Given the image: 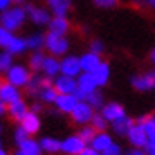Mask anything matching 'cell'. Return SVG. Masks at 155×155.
<instances>
[{"label":"cell","instance_id":"34","mask_svg":"<svg viewBox=\"0 0 155 155\" xmlns=\"http://www.w3.org/2000/svg\"><path fill=\"white\" fill-rule=\"evenodd\" d=\"M14 66L12 62V55L9 52H0V72H7Z\"/></svg>","mask_w":155,"mask_h":155},{"label":"cell","instance_id":"26","mask_svg":"<svg viewBox=\"0 0 155 155\" xmlns=\"http://www.w3.org/2000/svg\"><path fill=\"white\" fill-rule=\"evenodd\" d=\"M136 122L143 126L148 141H155V117L153 116H143V117H140Z\"/></svg>","mask_w":155,"mask_h":155},{"label":"cell","instance_id":"35","mask_svg":"<svg viewBox=\"0 0 155 155\" xmlns=\"http://www.w3.org/2000/svg\"><path fill=\"white\" fill-rule=\"evenodd\" d=\"M69 7H71V2H69V0H62L59 5H55L54 9H52V12H54L55 17H66Z\"/></svg>","mask_w":155,"mask_h":155},{"label":"cell","instance_id":"51","mask_svg":"<svg viewBox=\"0 0 155 155\" xmlns=\"http://www.w3.org/2000/svg\"><path fill=\"white\" fill-rule=\"evenodd\" d=\"M14 155H24V153H21V152H19V150H17V152H14Z\"/></svg>","mask_w":155,"mask_h":155},{"label":"cell","instance_id":"3","mask_svg":"<svg viewBox=\"0 0 155 155\" xmlns=\"http://www.w3.org/2000/svg\"><path fill=\"white\" fill-rule=\"evenodd\" d=\"M43 47L50 52L52 57L57 55H66V52L69 50V41L66 36H59L54 33H47L45 35V43Z\"/></svg>","mask_w":155,"mask_h":155},{"label":"cell","instance_id":"36","mask_svg":"<svg viewBox=\"0 0 155 155\" xmlns=\"http://www.w3.org/2000/svg\"><path fill=\"white\" fill-rule=\"evenodd\" d=\"M12 40H14V35H12L11 31H7V29H4L2 26H0V47L7 48V47L11 45Z\"/></svg>","mask_w":155,"mask_h":155},{"label":"cell","instance_id":"49","mask_svg":"<svg viewBox=\"0 0 155 155\" xmlns=\"http://www.w3.org/2000/svg\"><path fill=\"white\" fill-rule=\"evenodd\" d=\"M150 62L155 64V48H152V52H150Z\"/></svg>","mask_w":155,"mask_h":155},{"label":"cell","instance_id":"7","mask_svg":"<svg viewBox=\"0 0 155 155\" xmlns=\"http://www.w3.org/2000/svg\"><path fill=\"white\" fill-rule=\"evenodd\" d=\"M84 147H86V143H84L78 134H71V136H67L66 140L61 141V153H64V155H79L81 152H83Z\"/></svg>","mask_w":155,"mask_h":155},{"label":"cell","instance_id":"18","mask_svg":"<svg viewBox=\"0 0 155 155\" xmlns=\"http://www.w3.org/2000/svg\"><path fill=\"white\" fill-rule=\"evenodd\" d=\"M114 143V140H112V136L109 133H105V131H102V133H97L93 136V140L90 141L88 147H91L93 150H97L100 155H102V152H105L110 145Z\"/></svg>","mask_w":155,"mask_h":155},{"label":"cell","instance_id":"55","mask_svg":"<svg viewBox=\"0 0 155 155\" xmlns=\"http://www.w3.org/2000/svg\"><path fill=\"white\" fill-rule=\"evenodd\" d=\"M0 84H2V78H0Z\"/></svg>","mask_w":155,"mask_h":155},{"label":"cell","instance_id":"14","mask_svg":"<svg viewBox=\"0 0 155 155\" xmlns=\"http://www.w3.org/2000/svg\"><path fill=\"white\" fill-rule=\"evenodd\" d=\"M41 72H43L45 78L48 79H55L59 74H61V61L57 57H52V55H45L43 59V64H41Z\"/></svg>","mask_w":155,"mask_h":155},{"label":"cell","instance_id":"29","mask_svg":"<svg viewBox=\"0 0 155 155\" xmlns=\"http://www.w3.org/2000/svg\"><path fill=\"white\" fill-rule=\"evenodd\" d=\"M45 43V35H40V33H33L31 36L26 38V47L33 52H40V48L43 47Z\"/></svg>","mask_w":155,"mask_h":155},{"label":"cell","instance_id":"13","mask_svg":"<svg viewBox=\"0 0 155 155\" xmlns=\"http://www.w3.org/2000/svg\"><path fill=\"white\" fill-rule=\"evenodd\" d=\"M19 126L28 133V136H33V134H36L40 131V127H41V119H40V114H35V112L29 110L26 116H24V119H22L21 122H19Z\"/></svg>","mask_w":155,"mask_h":155},{"label":"cell","instance_id":"43","mask_svg":"<svg viewBox=\"0 0 155 155\" xmlns=\"http://www.w3.org/2000/svg\"><path fill=\"white\" fill-rule=\"evenodd\" d=\"M41 109H43V105H41V102H35L33 105L29 107V110L35 112V114H40L41 112Z\"/></svg>","mask_w":155,"mask_h":155},{"label":"cell","instance_id":"12","mask_svg":"<svg viewBox=\"0 0 155 155\" xmlns=\"http://www.w3.org/2000/svg\"><path fill=\"white\" fill-rule=\"evenodd\" d=\"M17 100H21L19 88L9 84L7 81H2V84H0V102L5 104V105H11V104H14Z\"/></svg>","mask_w":155,"mask_h":155},{"label":"cell","instance_id":"54","mask_svg":"<svg viewBox=\"0 0 155 155\" xmlns=\"http://www.w3.org/2000/svg\"><path fill=\"white\" fill-rule=\"evenodd\" d=\"M0 148H2V138H0Z\"/></svg>","mask_w":155,"mask_h":155},{"label":"cell","instance_id":"20","mask_svg":"<svg viewBox=\"0 0 155 155\" xmlns=\"http://www.w3.org/2000/svg\"><path fill=\"white\" fill-rule=\"evenodd\" d=\"M52 84V79H48V78H45V76H33L31 74V79H29V83H28V93L31 95V97H38L40 91L45 88V86H50Z\"/></svg>","mask_w":155,"mask_h":155},{"label":"cell","instance_id":"32","mask_svg":"<svg viewBox=\"0 0 155 155\" xmlns=\"http://www.w3.org/2000/svg\"><path fill=\"white\" fill-rule=\"evenodd\" d=\"M43 59H45V55L41 54V52H33V54H31V57H29V61H28V64H29L28 69H31V71H36V72L41 71Z\"/></svg>","mask_w":155,"mask_h":155},{"label":"cell","instance_id":"2","mask_svg":"<svg viewBox=\"0 0 155 155\" xmlns=\"http://www.w3.org/2000/svg\"><path fill=\"white\" fill-rule=\"evenodd\" d=\"M29 79H31V71L22 64H14L5 72V81L16 88H26Z\"/></svg>","mask_w":155,"mask_h":155},{"label":"cell","instance_id":"44","mask_svg":"<svg viewBox=\"0 0 155 155\" xmlns=\"http://www.w3.org/2000/svg\"><path fill=\"white\" fill-rule=\"evenodd\" d=\"M124 155H145L143 148H129L127 152H124Z\"/></svg>","mask_w":155,"mask_h":155},{"label":"cell","instance_id":"24","mask_svg":"<svg viewBox=\"0 0 155 155\" xmlns=\"http://www.w3.org/2000/svg\"><path fill=\"white\" fill-rule=\"evenodd\" d=\"M69 21L66 17H54L48 22V33L59 35V36H66V33L69 31Z\"/></svg>","mask_w":155,"mask_h":155},{"label":"cell","instance_id":"31","mask_svg":"<svg viewBox=\"0 0 155 155\" xmlns=\"http://www.w3.org/2000/svg\"><path fill=\"white\" fill-rule=\"evenodd\" d=\"M107 124H109V122H107L104 117L100 116V112H95L93 117H91V121H90V126L93 127L97 133H102V131H105V129H107Z\"/></svg>","mask_w":155,"mask_h":155},{"label":"cell","instance_id":"5","mask_svg":"<svg viewBox=\"0 0 155 155\" xmlns=\"http://www.w3.org/2000/svg\"><path fill=\"white\" fill-rule=\"evenodd\" d=\"M131 84L136 91H150L155 88V71H147L143 74H134Z\"/></svg>","mask_w":155,"mask_h":155},{"label":"cell","instance_id":"40","mask_svg":"<svg viewBox=\"0 0 155 155\" xmlns=\"http://www.w3.org/2000/svg\"><path fill=\"white\" fill-rule=\"evenodd\" d=\"M104 43L100 41V40H93L91 43H90V52L91 54H97V55H102V52H104Z\"/></svg>","mask_w":155,"mask_h":155},{"label":"cell","instance_id":"8","mask_svg":"<svg viewBox=\"0 0 155 155\" xmlns=\"http://www.w3.org/2000/svg\"><path fill=\"white\" fill-rule=\"evenodd\" d=\"M52 86L59 95H74V91L78 90L76 78H69V76H64V74H59L54 79Z\"/></svg>","mask_w":155,"mask_h":155},{"label":"cell","instance_id":"10","mask_svg":"<svg viewBox=\"0 0 155 155\" xmlns=\"http://www.w3.org/2000/svg\"><path fill=\"white\" fill-rule=\"evenodd\" d=\"M100 116L110 124V122L121 119L122 116H126V110H124V107H122L121 104H117V102H110V104H105V105L100 109Z\"/></svg>","mask_w":155,"mask_h":155},{"label":"cell","instance_id":"52","mask_svg":"<svg viewBox=\"0 0 155 155\" xmlns=\"http://www.w3.org/2000/svg\"><path fill=\"white\" fill-rule=\"evenodd\" d=\"M12 2H17V4H21V2H24V0H12Z\"/></svg>","mask_w":155,"mask_h":155},{"label":"cell","instance_id":"30","mask_svg":"<svg viewBox=\"0 0 155 155\" xmlns=\"http://www.w3.org/2000/svg\"><path fill=\"white\" fill-rule=\"evenodd\" d=\"M57 91L54 90V86L50 84V86H45L41 91H40V95H38V98H40V102L41 104H54L55 102V98H57Z\"/></svg>","mask_w":155,"mask_h":155},{"label":"cell","instance_id":"41","mask_svg":"<svg viewBox=\"0 0 155 155\" xmlns=\"http://www.w3.org/2000/svg\"><path fill=\"white\" fill-rule=\"evenodd\" d=\"M145 155H155V141H148V143L143 147Z\"/></svg>","mask_w":155,"mask_h":155},{"label":"cell","instance_id":"28","mask_svg":"<svg viewBox=\"0 0 155 155\" xmlns=\"http://www.w3.org/2000/svg\"><path fill=\"white\" fill-rule=\"evenodd\" d=\"M28 47H26V40L19 38V36H14V40L11 41V45L5 48V52H9L11 55H19L22 52H26Z\"/></svg>","mask_w":155,"mask_h":155},{"label":"cell","instance_id":"11","mask_svg":"<svg viewBox=\"0 0 155 155\" xmlns=\"http://www.w3.org/2000/svg\"><path fill=\"white\" fill-rule=\"evenodd\" d=\"M127 141L133 145V148H143L145 145L148 143V138H147V134H145V129L141 124L138 122H134L133 127L129 129V133H127Z\"/></svg>","mask_w":155,"mask_h":155},{"label":"cell","instance_id":"6","mask_svg":"<svg viewBox=\"0 0 155 155\" xmlns=\"http://www.w3.org/2000/svg\"><path fill=\"white\" fill-rule=\"evenodd\" d=\"M93 114H95V110L86 104V102H78V105L74 107V110L71 112V117H72V121L76 122V124L86 126V124H90Z\"/></svg>","mask_w":155,"mask_h":155},{"label":"cell","instance_id":"1","mask_svg":"<svg viewBox=\"0 0 155 155\" xmlns=\"http://www.w3.org/2000/svg\"><path fill=\"white\" fill-rule=\"evenodd\" d=\"M26 11L22 7H12V9H7L2 16H0V26L7 31H16L22 26V22L26 21Z\"/></svg>","mask_w":155,"mask_h":155},{"label":"cell","instance_id":"16","mask_svg":"<svg viewBox=\"0 0 155 155\" xmlns=\"http://www.w3.org/2000/svg\"><path fill=\"white\" fill-rule=\"evenodd\" d=\"M26 16H29V19L38 24V26H45L50 22V14L45 9H40V7H35V5H28L26 9Z\"/></svg>","mask_w":155,"mask_h":155},{"label":"cell","instance_id":"23","mask_svg":"<svg viewBox=\"0 0 155 155\" xmlns=\"http://www.w3.org/2000/svg\"><path fill=\"white\" fill-rule=\"evenodd\" d=\"M91 76H93L95 83H97L98 88L100 86H105L109 83V78H110V67H109V64L107 62H100V66L91 72Z\"/></svg>","mask_w":155,"mask_h":155},{"label":"cell","instance_id":"15","mask_svg":"<svg viewBox=\"0 0 155 155\" xmlns=\"http://www.w3.org/2000/svg\"><path fill=\"white\" fill-rule=\"evenodd\" d=\"M78 102L79 100L76 98V95H57L55 102H54V105L59 112L62 114H71L74 110V107L78 105Z\"/></svg>","mask_w":155,"mask_h":155},{"label":"cell","instance_id":"33","mask_svg":"<svg viewBox=\"0 0 155 155\" xmlns=\"http://www.w3.org/2000/svg\"><path fill=\"white\" fill-rule=\"evenodd\" d=\"M95 134H97V131H95V129L90 126V124H86V126H81V127H79V131H78V136L83 140L86 145H90V141L93 140Z\"/></svg>","mask_w":155,"mask_h":155},{"label":"cell","instance_id":"4","mask_svg":"<svg viewBox=\"0 0 155 155\" xmlns=\"http://www.w3.org/2000/svg\"><path fill=\"white\" fill-rule=\"evenodd\" d=\"M76 84H78V90L74 91V95H76V98L79 100V102H83V100L86 98V95L93 93L95 90H98L93 76L88 74V72H81V74L76 78Z\"/></svg>","mask_w":155,"mask_h":155},{"label":"cell","instance_id":"21","mask_svg":"<svg viewBox=\"0 0 155 155\" xmlns=\"http://www.w3.org/2000/svg\"><path fill=\"white\" fill-rule=\"evenodd\" d=\"M133 124H134V121L127 116V114H126V116H122L121 119L110 122L112 131H114L117 136H127V133H129V129L133 127Z\"/></svg>","mask_w":155,"mask_h":155},{"label":"cell","instance_id":"48","mask_svg":"<svg viewBox=\"0 0 155 155\" xmlns=\"http://www.w3.org/2000/svg\"><path fill=\"white\" fill-rule=\"evenodd\" d=\"M61 2H62V0H47V4H48V5L52 7V9H54V7H55V5H59Z\"/></svg>","mask_w":155,"mask_h":155},{"label":"cell","instance_id":"47","mask_svg":"<svg viewBox=\"0 0 155 155\" xmlns=\"http://www.w3.org/2000/svg\"><path fill=\"white\" fill-rule=\"evenodd\" d=\"M5 114H7V105L0 102V117H2V116H5Z\"/></svg>","mask_w":155,"mask_h":155},{"label":"cell","instance_id":"53","mask_svg":"<svg viewBox=\"0 0 155 155\" xmlns=\"http://www.w3.org/2000/svg\"><path fill=\"white\" fill-rule=\"evenodd\" d=\"M2 131H4V126H2V124H0V133H2Z\"/></svg>","mask_w":155,"mask_h":155},{"label":"cell","instance_id":"42","mask_svg":"<svg viewBox=\"0 0 155 155\" xmlns=\"http://www.w3.org/2000/svg\"><path fill=\"white\" fill-rule=\"evenodd\" d=\"M79 155H100V153L97 152V150H93L91 147H88V145H86V147L83 148V152H81Z\"/></svg>","mask_w":155,"mask_h":155},{"label":"cell","instance_id":"50","mask_svg":"<svg viewBox=\"0 0 155 155\" xmlns=\"http://www.w3.org/2000/svg\"><path fill=\"white\" fill-rule=\"evenodd\" d=\"M0 155H9V153H7V152H5L4 148H0Z\"/></svg>","mask_w":155,"mask_h":155},{"label":"cell","instance_id":"38","mask_svg":"<svg viewBox=\"0 0 155 155\" xmlns=\"http://www.w3.org/2000/svg\"><path fill=\"white\" fill-rule=\"evenodd\" d=\"M102 155H124V152H122V147L119 143H112L105 152H102Z\"/></svg>","mask_w":155,"mask_h":155},{"label":"cell","instance_id":"37","mask_svg":"<svg viewBox=\"0 0 155 155\" xmlns=\"http://www.w3.org/2000/svg\"><path fill=\"white\" fill-rule=\"evenodd\" d=\"M28 138H29L28 133H26V131H24L21 126H17V127H16V131H14V141H16L17 147H19L21 143H24V141H26Z\"/></svg>","mask_w":155,"mask_h":155},{"label":"cell","instance_id":"45","mask_svg":"<svg viewBox=\"0 0 155 155\" xmlns=\"http://www.w3.org/2000/svg\"><path fill=\"white\" fill-rule=\"evenodd\" d=\"M11 4H12V0H0V11L5 12L7 9H11Z\"/></svg>","mask_w":155,"mask_h":155},{"label":"cell","instance_id":"19","mask_svg":"<svg viewBox=\"0 0 155 155\" xmlns=\"http://www.w3.org/2000/svg\"><path fill=\"white\" fill-rule=\"evenodd\" d=\"M28 112H29V107L22 98L17 100V102H14V104H11V105H7V114L17 122H21Z\"/></svg>","mask_w":155,"mask_h":155},{"label":"cell","instance_id":"9","mask_svg":"<svg viewBox=\"0 0 155 155\" xmlns=\"http://www.w3.org/2000/svg\"><path fill=\"white\" fill-rule=\"evenodd\" d=\"M61 74L69 78H78L81 74V66H79V57L76 55H66L61 61Z\"/></svg>","mask_w":155,"mask_h":155},{"label":"cell","instance_id":"27","mask_svg":"<svg viewBox=\"0 0 155 155\" xmlns=\"http://www.w3.org/2000/svg\"><path fill=\"white\" fill-rule=\"evenodd\" d=\"M83 102H86L93 110H100L102 107L105 105V100H104V95H102V91H98V90H95L93 93L86 95V98L83 100Z\"/></svg>","mask_w":155,"mask_h":155},{"label":"cell","instance_id":"25","mask_svg":"<svg viewBox=\"0 0 155 155\" xmlns=\"http://www.w3.org/2000/svg\"><path fill=\"white\" fill-rule=\"evenodd\" d=\"M19 152L24 153V155H43V152L40 148V143L35 138H31V136H29L24 143L19 145Z\"/></svg>","mask_w":155,"mask_h":155},{"label":"cell","instance_id":"39","mask_svg":"<svg viewBox=\"0 0 155 155\" xmlns=\"http://www.w3.org/2000/svg\"><path fill=\"white\" fill-rule=\"evenodd\" d=\"M93 4L97 7H102V9H112L119 4V0H93Z\"/></svg>","mask_w":155,"mask_h":155},{"label":"cell","instance_id":"46","mask_svg":"<svg viewBox=\"0 0 155 155\" xmlns=\"http://www.w3.org/2000/svg\"><path fill=\"white\" fill-rule=\"evenodd\" d=\"M145 7H150L152 11H155V0H143Z\"/></svg>","mask_w":155,"mask_h":155},{"label":"cell","instance_id":"17","mask_svg":"<svg viewBox=\"0 0 155 155\" xmlns=\"http://www.w3.org/2000/svg\"><path fill=\"white\" fill-rule=\"evenodd\" d=\"M100 62H102V59H100V55H97V54H91V52L83 54V55L79 57L81 72H88V74H91V72L100 66Z\"/></svg>","mask_w":155,"mask_h":155},{"label":"cell","instance_id":"22","mask_svg":"<svg viewBox=\"0 0 155 155\" xmlns=\"http://www.w3.org/2000/svg\"><path fill=\"white\" fill-rule=\"evenodd\" d=\"M38 143L43 153H48V155L61 153V140L54 138V136H43Z\"/></svg>","mask_w":155,"mask_h":155}]
</instances>
